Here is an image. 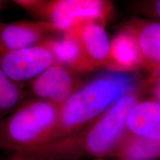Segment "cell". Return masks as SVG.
<instances>
[{"label":"cell","mask_w":160,"mask_h":160,"mask_svg":"<svg viewBox=\"0 0 160 160\" xmlns=\"http://www.w3.org/2000/svg\"><path fill=\"white\" fill-rule=\"evenodd\" d=\"M137 91V81L128 73L111 72L85 81L60 108L59 123L49 142L82 131L122 97Z\"/></svg>","instance_id":"cell-1"},{"label":"cell","mask_w":160,"mask_h":160,"mask_svg":"<svg viewBox=\"0 0 160 160\" xmlns=\"http://www.w3.org/2000/svg\"><path fill=\"white\" fill-rule=\"evenodd\" d=\"M59 106L30 99L0 121V151L13 153L48 143L57 129Z\"/></svg>","instance_id":"cell-2"},{"label":"cell","mask_w":160,"mask_h":160,"mask_svg":"<svg viewBox=\"0 0 160 160\" xmlns=\"http://www.w3.org/2000/svg\"><path fill=\"white\" fill-rule=\"evenodd\" d=\"M13 2L38 20L53 25L62 33L86 22L106 25L113 11V2L107 0H17Z\"/></svg>","instance_id":"cell-3"},{"label":"cell","mask_w":160,"mask_h":160,"mask_svg":"<svg viewBox=\"0 0 160 160\" xmlns=\"http://www.w3.org/2000/svg\"><path fill=\"white\" fill-rule=\"evenodd\" d=\"M55 64L43 44L0 54V69L16 83L25 85Z\"/></svg>","instance_id":"cell-4"},{"label":"cell","mask_w":160,"mask_h":160,"mask_svg":"<svg viewBox=\"0 0 160 160\" xmlns=\"http://www.w3.org/2000/svg\"><path fill=\"white\" fill-rule=\"evenodd\" d=\"M81 74L55 63L29 83L32 99L49 102L61 107L82 85Z\"/></svg>","instance_id":"cell-5"},{"label":"cell","mask_w":160,"mask_h":160,"mask_svg":"<svg viewBox=\"0 0 160 160\" xmlns=\"http://www.w3.org/2000/svg\"><path fill=\"white\" fill-rule=\"evenodd\" d=\"M62 34L54 25L41 20L0 22V54L43 43Z\"/></svg>","instance_id":"cell-6"},{"label":"cell","mask_w":160,"mask_h":160,"mask_svg":"<svg viewBox=\"0 0 160 160\" xmlns=\"http://www.w3.org/2000/svg\"><path fill=\"white\" fill-rule=\"evenodd\" d=\"M67 31L71 32L79 42L85 59L93 71L105 68L111 48L105 25L98 22H86Z\"/></svg>","instance_id":"cell-7"},{"label":"cell","mask_w":160,"mask_h":160,"mask_svg":"<svg viewBox=\"0 0 160 160\" xmlns=\"http://www.w3.org/2000/svg\"><path fill=\"white\" fill-rule=\"evenodd\" d=\"M134 38L142 66L150 72L160 66V21L133 18L121 28Z\"/></svg>","instance_id":"cell-8"},{"label":"cell","mask_w":160,"mask_h":160,"mask_svg":"<svg viewBox=\"0 0 160 160\" xmlns=\"http://www.w3.org/2000/svg\"><path fill=\"white\" fill-rule=\"evenodd\" d=\"M105 68L111 72L129 73L142 68L137 44L129 32L121 28L111 39L108 61Z\"/></svg>","instance_id":"cell-9"},{"label":"cell","mask_w":160,"mask_h":160,"mask_svg":"<svg viewBox=\"0 0 160 160\" xmlns=\"http://www.w3.org/2000/svg\"><path fill=\"white\" fill-rule=\"evenodd\" d=\"M42 44L51 51L55 63L79 74L93 71L85 59L79 42L70 31L64 32L62 34L52 37Z\"/></svg>","instance_id":"cell-10"},{"label":"cell","mask_w":160,"mask_h":160,"mask_svg":"<svg viewBox=\"0 0 160 160\" xmlns=\"http://www.w3.org/2000/svg\"><path fill=\"white\" fill-rule=\"evenodd\" d=\"M127 127L133 134L160 140V103L153 99L140 100L130 112Z\"/></svg>","instance_id":"cell-11"},{"label":"cell","mask_w":160,"mask_h":160,"mask_svg":"<svg viewBox=\"0 0 160 160\" xmlns=\"http://www.w3.org/2000/svg\"><path fill=\"white\" fill-rule=\"evenodd\" d=\"M113 157L118 160L160 159V140L149 139L128 132Z\"/></svg>","instance_id":"cell-12"},{"label":"cell","mask_w":160,"mask_h":160,"mask_svg":"<svg viewBox=\"0 0 160 160\" xmlns=\"http://www.w3.org/2000/svg\"><path fill=\"white\" fill-rule=\"evenodd\" d=\"M31 99L25 86L16 83L0 69V121Z\"/></svg>","instance_id":"cell-13"},{"label":"cell","mask_w":160,"mask_h":160,"mask_svg":"<svg viewBox=\"0 0 160 160\" xmlns=\"http://www.w3.org/2000/svg\"><path fill=\"white\" fill-rule=\"evenodd\" d=\"M139 10L144 14L160 21V0L141 2L139 4Z\"/></svg>","instance_id":"cell-14"},{"label":"cell","mask_w":160,"mask_h":160,"mask_svg":"<svg viewBox=\"0 0 160 160\" xmlns=\"http://www.w3.org/2000/svg\"><path fill=\"white\" fill-rule=\"evenodd\" d=\"M160 81V66L151 72V74L147 79L144 81L143 86H148L151 84Z\"/></svg>","instance_id":"cell-15"},{"label":"cell","mask_w":160,"mask_h":160,"mask_svg":"<svg viewBox=\"0 0 160 160\" xmlns=\"http://www.w3.org/2000/svg\"><path fill=\"white\" fill-rule=\"evenodd\" d=\"M148 87L150 88L153 99L160 103V81L151 84Z\"/></svg>","instance_id":"cell-16"},{"label":"cell","mask_w":160,"mask_h":160,"mask_svg":"<svg viewBox=\"0 0 160 160\" xmlns=\"http://www.w3.org/2000/svg\"><path fill=\"white\" fill-rule=\"evenodd\" d=\"M6 5H7V2L2 1V0H0V11L5 8Z\"/></svg>","instance_id":"cell-17"}]
</instances>
